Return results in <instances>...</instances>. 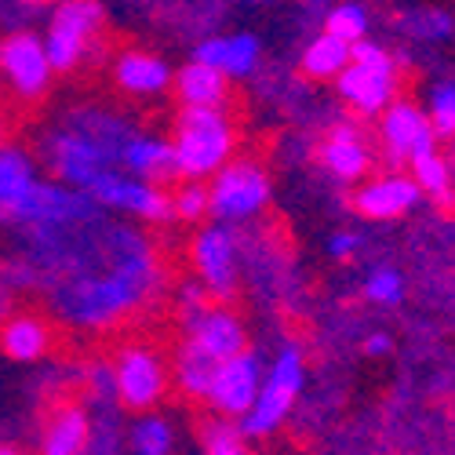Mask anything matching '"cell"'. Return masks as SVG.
Instances as JSON below:
<instances>
[{"label":"cell","instance_id":"6da1fadb","mask_svg":"<svg viewBox=\"0 0 455 455\" xmlns=\"http://www.w3.org/2000/svg\"><path fill=\"white\" fill-rule=\"evenodd\" d=\"M172 149H175L179 175L186 179L215 175L230 161V149H234V128L226 121L222 106H186Z\"/></svg>","mask_w":455,"mask_h":455},{"label":"cell","instance_id":"7a4b0ae2","mask_svg":"<svg viewBox=\"0 0 455 455\" xmlns=\"http://www.w3.org/2000/svg\"><path fill=\"white\" fill-rule=\"evenodd\" d=\"M149 277H154V267H149V255H132L124 259L117 270L102 281H88L73 291V299L66 302L69 314L84 321V324H109L113 317L128 314L135 302L146 295Z\"/></svg>","mask_w":455,"mask_h":455},{"label":"cell","instance_id":"3957f363","mask_svg":"<svg viewBox=\"0 0 455 455\" xmlns=\"http://www.w3.org/2000/svg\"><path fill=\"white\" fill-rule=\"evenodd\" d=\"M302 379H307V364H302V354L295 347H284L277 354V361L262 375V387L255 404L241 415V430L244 437H270L284 419L291 404L302 394Z\"/></svg>","mask_w":455,"mask_h":455},{"label":"cell","instance_id":"277c9868","mask_svg":"<svg viewBox=\"0 0 455 455\" xmlns=\"http://www.w3.org/2000/svg\"><path fill=\"white\" fill-rule=\"evenodd\" d=\"M339 95H343L357 113H383L390 102H394V92H397V66L394 59L379 48V44H368L364 36L354 41L350 48V62L347 69L339 73Z\"/></svg>","mask_w":455,"mask_h":455},{"label":"cell","instance_id":"5b68a950","mask_svg":"<svg viewBox=\"0 0 455 455\" xmlns=\"http://www.w3.org/2000/svg\"><path fill=\"white\" fill-rule=\"evenodd\" d=\"M270 201V179L259 164L237 161V164H222L215 172V182L208 189V212L222 222H237L251 219L267 208Z\"/></svg>","mask_w":455,"mask_h":455},{"label":"cell","instance_id":"8992f818","mask_svg":"<svg viewBox=\"0 0 455 455\" xmlns=\"http://www.w3.org/2000/svg\"><path fill=\"white\" fill-rule=\"evenodd\" d=\"M102 8L95 0H62L59 12L52 15V29L44 36V52L52 69H69L84 55L88 36L99 29Z\"/></svg>","mask_w":455,"mask_h":455},{"label":"cell","instance_id":"52a82bcc","mask_svg":"<svg viewBox=\"0 0 455 455\" xmlns=\"http://www.w3.org/2000/svg\"><path fill=\"white\" fill-rule=\"evenodd\" d=\"M84 194L95 201V204H109V208H124V212H135L149 222H168L175 215V204L172 197H164L161 189L146 186L139 179H124L117 172H99L92 179V186L84 189Z\"/></svg>","mask_w":455,"mask_h":455},{"label":"cell","instance_id":"ba28073f","mask_svg":"<svg viewBox=\"0 0 455 455\" xmlns=\"http://www.w3.org/2000/svg\"><path fill=\"white\" fill-rule=\"evenodd\" d=\"M259 387H262V361L255 354L241 350L234 357L219 361L215 379L208 387V401L215 404L219 415H234V419H241V415L255 404Z\"/></svg>","mask_w":455,"mask_h":455},{"label":"cell","instance_id":"9c48e42d","mask_svg":"<svg viewBox=\"0 0 455 455\" xmlns=\"http://www.w3.org/2000/svg\"><path fill=\"white\" fill-rule=\"evenodd\" d=\"M117 397L128 404V408H154L164 394V364L154 350L146 347H128L121 357H117Z\"/></svg>","mask_w":455,"mask_h":455},{"label":"cell","instance_id":"30bf717a","mask_svg":"<svg viewBox=\"0 0 455 455\" xmlns=\"http://www.w3.org/2000/svg\"><path fill=\"white\" fill-rule=\"evenodd\" d=\"M0 69L12 77L15 92L33 99L48 88V77H52V62H48V52H44V41L33 33H12L0 41Z\"/></svg>","mask_w":455,"mask_h":455},{"label":"cell","instance_id":"8fae6325","mask_svg":"<svg viewBox=\"0 0 455 455\" xmlns=\"http://www.w3.org/2000/svg\"><path fill=\"white\" fill-rule=\"evenodd\" d=\"M92 212L88 194H73L66 186H52V182H33L29 194L19 201L15 219L12 222H29V226H66L77 222Z\"/></svg>","mask_w":455,"mask_h":455},{"label":"cell","instance_id":"7c38bea8","mask_svg":"<svg viewBox=\"0 0 455 455\" xmlns=\"http://www.w3.org/2000/svg\"><path fill=\"white\" fill-rule=\"evenodd\" d=\"M194 267L212 295H230L237 281V244L226 226H208L194 241Z\"/></svg>","mask_w":455,"mask_h":455},{"label":"cell","instance_id":"4fadbf2b","mask_svg":"<svg viewBox=\"0 0 455 455\" xmlns=\"http://www.w3.org/2000/svg\"><path fill=\"white\" fill-rule=\"evenodd\" d=\"M383 142H387V154L394 161H408V157L419 154V149L437 146V135L430 128V117L419 106L390 102L383 109Z\"/></svg>","mask_w":455,"mask_h":455},{"label":"cell","instance_id":"5bb4252c","mask_svg":"<svg viewBox=\"0 0 455 455\" xmlns=\"http://www.w3.org/2000/svg\"><path fill=\"white\" fill-rule=\"evenodd\" d=\"M52 149H55V175L69 186H81V189H88L92 179L99 172H106L113 161L109 149L88 135H59Z\"/></svg>","mask_w":455,"mask_h":455},{"label":"cell","instance_id":"9a60e30c","mask_svg":"<svg viewBox=\"0 0 455 455\" xmlns=\"http://www.w3.org/2000/svg\"><path fill=\"white\" fill-rule=\"evenodd\" d=\"M419 197H423V189L415 186L411 175H383L361 186L357 212L368 219H397L419 204Z\"/></svg>","mask_w":455,"mask_h":455},{"label":"cell","instance_id":"2e32d148","mask_svg":"<svg viewBox=\"0 0 455 455\" xmlns=\"http://www.w3.org/2000/svg\"><path fill=\"white\" fill-rule=\"evenodd\" d=\"M189 339L219 361L244 350V328L234 314H226V310H204V307L189 310Z\"/></svg>","mask_w":455,"mask_h":455},{"label":"cell","instance_id":"e0dca14e","mask_svg":"<svg viewBox=\"0 0 455 455\" xmlns=\"http://www.w3.org/2000/svg\"><path fill=\"white\" fill-rule=\"evenodd\" d=\"M321 161H324V168H328L339 182H357V179L368 172L371 154H368V146H364V139H361L357 128L339 124V128L328 135L324 149H321Z\"/></svg>","mask_w":455,"mask_h":455},{"label":"cell","instance_id":"ac0fdd59","mask_svg":"<svg viewBox=\"0 0 455 455\" xmlns=\"http://www.w3.org/2000/svg\"><path fill=\"white\" fill-rule=\"evenodd\" d=\"M194 59L219 66L226 77H248L259 66V41L251 33H234V36H212V41L197 44Z\"/></svg>","mask_w":455,"mask_h":455},{"label":"cell","instance_id":"d6986e66","mask_svg":"<svg viewBox=\"0 0 455 455\" xmlns=\"http://www.w3.org/2000/svg\"><path fill=\"white\" fill-rule=\"evenodd\" d=\"M226 81L230 77H226L219 66H208L201 59H194L175 73V88H179V99L186 106H222L226 102Z\"/></svg>","mask_w":455,"mask_h":455},{"label":"cell","instance_id":"ffe728a7","mask_svg":"<svg viewBox=\"0 0 455 455\" xmlns=\"http://www.w3.org/2000/svg\"><path fill=\"white\" fill-rule=\"evenodd\" d=\"M117 84L132 95H157L172 84V69L164 59L146 55V52H128L117 62Z\"/></svg>","mask_w":455,"mask_h":455},{"label":"cell","instance_id":"44dd1931","mask_svg":"<svg viewBox=\"0 0 455 455\" xmlns=\"http://www.w3.org/2000/svg\"><path fill=\"white\" fill-rule=\"evenodd\" d=\"M121 164L132 175H146V179H164L175 172V149L164 139H128L121 146Z\"/></svg>","mask_w":455,"mask_h":455},{"label":"cell","instance_id":"7402d4cb","mask_svg":"<svg viewBox=\"0 0 455 455\" xmlns=\"http://www.w3.org/2000/svg\"><path fill=\"white\" fill-rule=\"evenodd\" d=\"M36 182L33 164L19 149H0V222H12L19 201L29 194V186Z\"/></svg>","mask_w":455,"mask_h":455},{"label":"cell","instance_id":"603a6c76","mask_svg":"<svg viewBox=\"0 0 455 455\" xmlns=\"http://www.w3.org/2000/svg\"><path fill=\"white\" fill-rule=\"evenodd\" d=\"M350 41H343V36H335V33H321L317 41L302 52V73L314 81H324V77H339V73L347 69L350 62Z\"/></svg>","mask_w":455,"mask_h":455},{"label":"cell","instance_id":"cb8c5ba5","mask_svg":"<svg viewBox=\"0 0 455 455\" xmlns=\"http://www.w3.org/2000/svg\"><path fill=\"white\" fill-rule=\"evenodd\" d=\"M408 164H411V179H415V186H419L427 197H434L437 204H451V201H455L451 168H448V161L437 154V146L419 149L415 157H408Z\"/></svg>","mask_w":455,"mask_h":455},{"label":"cell","instance_id":"d4e9b609","mask_svg":"<svg viewBox=\"0 0 455 455\" xmlns=\"http://www.w3.org/2000/svg\"><path fill=\"white\" fill-rule=\"evenodd\" d=\"M215 368H219V357H212L204 347H197L194 339L179 350V361H175V379L179 387L189 394V397H208V387L215 379Z\"/></svg>","mask_w":455,"mask_h":455},{"label":"cell","instance_id":"484cf974","mask_svg":"<svg viewBox=\"0 0 455 455\" xmlns=\"http://www.w3.org/2000/svg\"><path fill=\"white\" fill-rule=\"evenodd\" d=\"M88 444H92V423H88V415L81 408H66V411H59V419L48 430L44 451L48 455H81Z\"/></svg>","mask_w":455,"mask_h":455},{"label":"cell","instance_id":"4316f807","mask_svg":"<svg viewBox=\"0 0 455 455\" xmlns=\"http://www.w3.org/2000/svg\"><path fill=\"white\" fill-rule=\"evenodd\" d=\"M0 347L15 361H36L48 350V328L36 317H15L12 324H4L0 331Z\"/></svg>","mask_w":455,"mask_h":455},{"label":"cell","instance_id":"83f0119b","mask_svg":"<svg viewBox=\"0 0 455 455\" xmlns=\"http://www.w3.org/2000/svg\"><path fill=\"white\" fill-rule=\"evenodd\" d=\"M201 444H204L208 455H241L244 451L241 419H234V415H222V419L208 423L204 434H201Z\"/></svg>","mask_w":455,"mask_h":455},{"label":"cell","instance_id":"f1b7e54d","mask_svg":"<svg viewBox=\"0 0 455 455\" xmlns=\"http://www.w3.org/2000/svg\"><path fill=\"white\" fill-rule=\"evenodd\" d=\"M175 444V434L164 419H157V415H146V419H139L132 427V448L139 455H168Z\"/></svg>","mask_w":455,"mask_h":455},{"label":"cell","instance_id":"f546056e","mask_svg":"<svg viewBox=\"0 0 455 455\" xmlns=\"http://www.w3.org/2000/svg\"><path fill=\"white\" fill-rule=\"evenodd\" d=\"M427 117L437 139H451L455 135V84H434L430 88V102H427Z\"/></svg>","mask_w":455,"mask_h":455},{"label":"cell","instance_id":"4dcf8cb0","mask_svg":"<svg viewBox=\"0 0 455 455\" xmlns=\"http://www.w3.org/2000/svg\"><path fill=\"white\" fill-rule=\"evenodd\" d=\"M408 33L415 36V41H448V36L455 33V19L448 12H437V8H423V12H411L404 19Z\"/></svg>","mask_w":455,"mask_h":455},{"label":"cell","instance_id":"1f68e13d","mask_svg":"<svg viewBox=\"0 0 455 455\" xmlns=\"http://www.w3.org/2000/svg\"><path fill=\"white\" fill-rule=\"evenodd\" d=\"M324 29L354 44V41H361V36L368 33V12H364L361 4H354V0H347V4H339V8L328 12Z\"/></svg>","mask_w":455,"mask_h":455},{"label":"cell","instance_id":"d6a6232c","mask_svg":"<svg viewBox=\"0 0 455 455\" xmlns=\"http://www.w3.org/2000/svg\"><path fill=\"white\" fill-rule=\"evenodd\" d=\"M364 295L371 302H379V307H397V302L404 299V277L397 270H390V267H379V270L368 274Z\"/></svg>","mask_w":455,"mask_h":455},{"label":"cell","instance_id":"836d02e7","mask_svg":"<svg viewBox=\"0 0 455 455\" xmlns=\"http://www.w3.org/2000/svg\"><path fill=\"white\" fill-rule=\"evenodd\" d=\"M172 204H175V215H179V219H189V222H194V219H201V215L208 212V189L194 179V182H186L179 194L172 197Z\"/></svg>","mask_w":455,"mask_h":455},{"label":"cell","instance_id":"e575fe53","mask_svg":"<svg viewBox=\"0 0 455 455\" xmlns=\"http://www.w3.org/2000/svg\"><path fill=\"white\" fill-rule=\"evenodd\" d=\"M357 248H361V237L357 234H331L328 237V255L331 259H350Z\"/></svg>","mask_w":455,"mask_h":455},{"label":"cell","instance_id":"d590c367","mask_svg":"<svg viewBox=\"0 0 455 455\" xmlns=\"http://www.w3.org/2000/svg\"><path fill=\"white\" fill-rule=\"evenodd\" d=\"M390 347H394V343H390L387 331H375V335L364 339V354H368V357H383V354H390Z\"/></svg>","mask_w":455,"mask_h":455},{"label":"cell","instance_id":"8d00e7d4","mask_svg":"<svg viewBox=\"0 0 455 455\" xmlns=\"http://www.w3.org/2000/svg\"><path fill=\"white\" fill-rule=\"evenodd\" d=\"M29 4H44V0H29Z\"/></svg>","mask_w":455,"mask_h":455}]
</instances>
